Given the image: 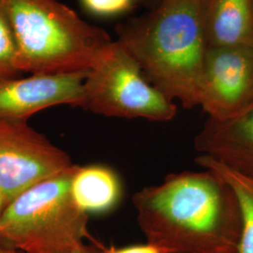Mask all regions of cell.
Masks as SVG:
<instances>
[{
	"instance_id": "cell-16",
	"label": "cell",
	"mask_w": 253,
	"mask_h": 253,
	"mask_svg": "<svg viewBox=\"0 0 253 253\" xmlns=\"http://www.w3.org/2000/svg\"><path fill=\"white\" fill-rule=\"evenodd\" d=\"M72 253H107L105 247L100 244L86 245L84 243L76 248Z\"/></svg>"
},
{
	"instance_id": "cell-19",
	"label": "cell",
	"mask_w": 253,
	"mask_h": 253,
	"mask_svg": "<svg viewBox=\"0 0 253 253\" xmlns=\"http://www.w3.org/2000/svg\"><path fill=\"white\" fill-rule=\"evenodd\" d=\"M4 244V243H3V242H2V240H1V239H0V245H3ZM5 245V244H4Z\"/></svg>"
},
{
	"instance_id": "cell-8",
	"label": "cell",
	"mask_w": 253,
	"mask_h": 253,
	"mask_svg": "<svg viewBox=\"0 0 253 253\" xmlns=\"http://www.w3.org/2000/svg\"><path fill=\"white\" fill-rule=\"evenodd\" d=\"M87 73L0 79V120L27 121L37 113L58 105L82 108Z\"/></svg>"
},
{
	"instance_id": "cell-4",
	"label": "cell",
	"mask_w": 253,
	"mask_h": 253,
	"mask_svg": "<svg viewBox=\"0 0 253 253\" xmlns=\"http://www.w3.org/2000/svg\"><path fill=\"white\" fill-rule=\"evenodd\" d=\"M77 165L25 191L0 213V239L23 253H72L90 238L88 215L73 199Z\"/></svg>"
},
{
	"instance_id": "cell-3",
	"label": "cell",
	"mask_w": 253,
	"mask_h": 253,
	"mask_svg": "<svg viewBox=\"0 0 253 253\" xmlns=\"http://www.w3.org/2000/svg\"><path fill=\"white\" fill-rule=\"evenodd\" d=\"M21 73L88 72L114 42L58 0H2Z\"/></svg>"
},
{
	"instance_id": "cell-14",
	"label": "cell",
	"mask_w": 253,
	"mask_h": 253,
	"mask_svg": "<svg viewBox=\"0 0 253 253\" xmlns=\"http://www.w3.org/2000/svg\"><path fill=\"white\" fill-rule=\"evenodd\" d=\"M89 12L100 16H114L131 9L136 0H81Z\"/></svg>"
},
{
	"instance_id": "cell-2",
	"label": "cell",
	"mask_w": 253,
	"mask_h": 253,
	"mask_svg": "<svg viewBox=\"0 0 253 253\" xmlns=\"http://www.w3.org/2000/svg\"><path fill=\"white\" fill-rule=\"evenodd\" d=\"M116 32L158 90L184 108L200 106L208 44L199 0H163Z\"/></svg>"
},
{
	"instance_id": "cell-6",
	"label": "cell",
	"mask_w": 253,
	"mask_h": 253,
	"mask_svg": "<svg viewBox=\"0 0 253 253\" xmlns=\"http://www.w3.org/2000/svg\"><path fill=\"white\" fill-rule=\"evenodd\" d=\"M73 165L27 121L0 120V213L25 191Z\"/></svg>"
},
{
	"instance_id": "cell-12",
	"label": "cell",
	"mask_w": 253,
	"mask_h": 253,
	"mask_svg": "<svg viewBox=\"0 0 253 253\" xmlns=\"http://www.w3.org/2000/svg\"><path fill=\"white\" fill-rule=\"evenodd\" d=\"M196 163L217 173L234 190L242 219L237 253H253V177L235 172L207 156L200 155L196 158Z\"/></svg>"
},
{
	"instance_id": "cell-9",
	"label": "cell",
	"mask_w": 253,
	"mask_h": 253,
	"mask_svg": "<svg viewBox=\"0 0 253 253\" xmlns=\"http://www.w3.org/2000/svg\"><path fill=\"white\" fill-rule=\"evenodd\" d=\"M194 147L200 155L253 177V108L232 120L208 118L195 136Z\"/></svg>"
},
{
	"instance_id": "cell-10",
	"label": "cell",
	"mask_w": 253,
	"mask_h": 253,
	"mask_svg": "<svg viewBox=\"0 0 253 253\" xmlns=\"http://www.w3.org/2000/svg\"><path fill=\"white\" fill-rule=\"evenodd\" d=\"M208 48L253 46V0H199Z\"/></svg>"
},
{
	"instance_id": "cell-15",
	"label": "cell",
	"mask_w": 253,
	"mask_h": 253,
	"mask_svg": "<svg viewBox=\"0 0 253 253\" xmlns=\"http://www.w3.org/2000/svg\"><path fill=\"white\" fill-rule=\"evenodd\" d=\"M105 250L107 253H162L153 245L147 242L145 244L130 245L120 248L114 246L110 248L105 247Z\"/></svg>"
},
{
	"instance_id": "cell-13",
	"label": "cell",
	"mask_w": 253,
	"mask_h": 253,
	"mask_svg": "<svg viewBox=\"0 0 253 253\" xmlns=\"http://www.w3.org/2000/svg\"><path fill=\"white\" fill-rule=\"evenodd\" d=\"M20 73L15 39L3 1L0 0V79L17 77Z\"/></svg>"
},
{
	"instance_id": "cell-1",
	"label": "cell",
	"mask_w": 253,
	"mask_h": 253,
	"mask_svg": "<svg viewBox=\"0 0 253 253\" xmlns=\"http://www.w3.org/2000/svg\"><path fill=\"white\" fill-rule=\"evenodd\" d=\"M132 204L146 242L162 253H237L239 204L211 170L171 173L137 191Z\"/></svg>"
},
{
	"instance_id": "cell-7",
	"label": "cell",
	"mask_w": 253,
	"mask_h": 253,
	"mask_svg": "<svg viewBox=\"0 0 253 253\" xmlns=\"http://www.w3.org/2000/svg\"><path fill=\"white\" fill-rule=\"evenodd\" d=\"M200 106L217 121L253 108V46L208 48Z\"/></svg>"
},
{
	"instance_id": "cell-17",
	"label": "cell",
	"mask_w": 253,
	"mask_h": 253,
	"mask_svg": "<svg viewBox=\"0 0 253 253\" xmlns=\"http://www.w3.org/2000/svg\"><path fill=\"white\" fill-rule=\"evenodd\" d=\"M0 253H23L6 245H0Z\"/></svg>"
},
{
	"instance_id": "cell-5",
	"label": "cell",
	"mask_w": 253,
	"mask_h": 253,
	"mask_svg": "<svg viewBox=\"0 0 253 253\" xmlns=\"http://www.w3.org/2000/svg\"><path fill=\"white\" fill-rule=\"evenodd\" d=\"M82 108L109 118L154 122L170 121L177 113L173 101L148 82L117 40L86 74Z\"/></svg>"
},
{
	"instance_id": "cell-11",
	"label": "cell",
	"mask_w": 253,
	"mask_h": 253,
	"mask_svg": "<svg viewBox=\"0 0 253 253\" xmlns=\"http://www.w3.org/2000/svg\"><path fill=\"white\" fill-rule=\"evenodd\" d=\"M118 173L104 165L78 166L73 174L72 192L77 206L87 215L114 209L122 198Z\"/></svg>"
},
{
	"instance_id": "cell-18",
	"label": "cell",
	"mask_w": 253,
	"mask_h": 253,
	"mask_svg": "<svg viewBox=\"0 0 253 253\" xmlns=\"http://www.w3.org/2000/svg\"><path fill=\"white\" fill-rule=\"evenodd\" d=\"M145 3L149 4V5H152V8H154L155 6H157L158 4H160L163 0H143Z\"/></svg>"
}]
</instances>
